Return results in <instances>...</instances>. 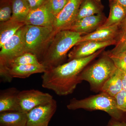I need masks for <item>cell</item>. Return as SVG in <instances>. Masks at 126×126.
I'll list each match as a JSON object with an SVG mask.
<instances>
[{"instance_id":"cell-1","label":"cell","mask_w":126,"mask_h":126,"mask_svg":"<svg viewBox=\"0 0 126 126\" xmlns=\"http://www.w3.org/2000/svg\"><path fill=\"white\" fill-rule=\"evenodd\" d=\"M99 50L90 56L74 59L46 71L41 76L43 87L52 90L60 96L71 94L82 81L81 72L102 52Z\"/></svg>"},{"instance_id":"cell-2","label":"cell","mask_w":126,"mask_h":126,"mask_svg":"<svg viewBox=\"0 0 126 126\" xmlns=\"http://www.w3.org/2000/svg\"><path fill=\"white\" fill-rule=\"evenodd\" d=\"M81 35L69 30H62L54 35L43 52L40 62L46 70L63 64L70 49L79 43Z\"/></svg>"},{"instance_id":"cell-3","label":"cell","mask_w":126,"mask_h":126,"mask_svg":"<svg viewBox=\"0 0 126 126\" xmlns=\"http://www.w3.org/2000/svg\"><path fill=\"white\" fill-rule=\"evenodd\" d=\"M67 107L70 110H101L108 113L111 118L119 121L124 120V112L118 108L115 98L103 92L84 99L73 98Z\"/></svg>"},{"instance_id":"cell-4","label":"cell","mask_w":126,"mask_h":126,"mask_svg":"<svg viewBox=\"0 0 126 126\" xmlns=\"http://www.w3.org/2000/svg\"><path fill=\"white\" fill-rule=\"evenodd\" d=\"M117 69L112 60L105 53L95 63L83 69L80 74V79L88 82L92 91L98 92Z\"/></svg>"},{"instance_id":"cell-5","label":"cell","mask_w":126,"mask_h":126,"mask_svg":"<svg viewBox=\"0 0 126 126\" xmlns=\"http://www.w3.org/2000/svg\"><path fill=\"white\" fill-rule=\"evenodd\" d=\"M24 52L35 55L40 62L43 52L57 32L53 27L25 25Z\"/></svg>"},{"instance_id":"cell-6","label":"cell","mask_w":126,"mask_h":126,"mask_svg":"<svg viewBox=\"0 0 126 126\" xmlns=\"http://www.w3.org/2000/svg\"><path fill=\"white\" fill-rule=\"evenodd\" d=\"M26 26L20 28L16 33L1 47L0 76L4 73L7 65L16 57L25 53L24 36Z\"/></svg>"},{"instance_id":"cell-7","label":"cell","mask_w":126,"mask_h":126,"mask_svg":"<svg viewBox=\"0 0 126 126\" xmlns=\"http://www.w3.org/2000/svg\"><path fill=\"white\" fill-rule=\"evenodd\" d=\"M53 99L51 94L39 90L20 91L18 96L20 111L28 113L35 108L48 103Z\"/></svg>"},{"instance_id":"cell-8","label":"cell","mask_w":126,"mask_h":126,"mask_svg":"<svg viewBox=\"0 0 126 126\" xmlns=\"http://www.w3.org/2000/svg\"><path fill=\"white\" fill-rule=\"evenodd\" d=\"M57 108V102L53 99L33 109L27 113L26 126H48Z\"/></svg>"},{"instance_id":"cell-9","label":"cell","mask_w":126,"mask_h":126,"mask_svg":"<svg viewBox=\"0 0 126 126\" xmlns=\"http://www.w3.org/2000/svg\"><path fill=\"white\" fill-rule=\"evenodd\" d=\"M83 0H69L63 10L55 17L53 27L56 31L67 29L74 23Z\"/></svg>"},{"instance_id":"cell-10","label":"cell","mask_w":126,"mask_h":126,"mask_svg":"<svg viewBox=\"0 0 126 126\" xmlns=\"http://www.w3.org/2000/svg\"><path fill=\"white\" fill-rule=\"evenodd\" d=\"M115 39L105 42L87 41L77 44L68 54V61L90 56L104 48L117 43Z\"/></svg>"},{"instance_id":"cell-11","label":"cell","mask_w":126,"mask_h":126,"mask_svg":"<svg viewBox=\"0 0 126 126\" xmlns=\"http://www.w3.org/2000/svg\"><path fill=\"white\" fill-rule=\"evenodd\" d=\"M55 16L51 12L48 1L38 9L31 11L25 22L29 25L53 27Z\"/></svg>"},{"instance_id":"cell-12","label":"cell","mask_w":126,"mask_h":126,"mask_svg":"<svg viewBox=\"0 0 126 126\" xmlns=\"http://www.w3.org/2000/svg\"><path fill=\"white\" fill-rule=\"evenodd\" d=\"M106 19L102 14L84 17L75 21L65 30H69L81 34L90 33L97 30Z\"/></svg>"},{"instance_id":"cell-13","label":"cell","mask_w":126,"mask_h":126,"mask_svg":"<svg viewBox=\"0 0 126 126\" xmlns=\"http://www.w3.org/2000/svg\"><path fill=\"white\" fill-rule=\"evenodd\" d=\"M120 25L121 24H117L109 27L98 28L90 33L81 36L79 43L87 41L105 42L115 39Z\"/></svg>"},{"instance_id":"cell-14","label":"cell","mask_w":126,"mask_h":126,"mask_svg":"<svg viewBox=\"0 0 126 126\" xmlns=\"http://www.w3.org/2000/svg\"><path fill=\"white\" fill-rule=\"evenodd\" d=\"M20 91L15 87L1 90L0 92V113L20 111L18 96Z\"/></svg>"},{"instance_id":"cell-15","label":"cell","mask_w":126,"mask_h":126,"mask_svg":"<svg viewBox=\"0 0 126 126\" xmlns=\"http://www.w3.org/2000/svg\"><path fill=\"white\" fill-rule=\"evenodd\" d=\"M46 69L44 65L26 64L12 66L8 68L7 73L9 77L14 78L25 79L36 73H44Z\"/></svg>"},{"instance_id":"cell-16","label":"cell","mask_w":126,"mask_h":126,"mask_svg":"<svg viewBox=\"0 0 126 126\" xmlns=\"http://www.w3.org/2000/svg\"><path fill=\"white\" fill-rule=\"evenodd\" d=\"M27 113L20 111L0 113V126H26Z\"/></svg>"},{"instance_id":"cell-17","label":"cell","mask_w":126,"mask_h":126,"mask_svg":"<svg viewBox=\"0 0 126 126\" xmlns=\"http://www.w3.org/2000/svg\"><path fill=\"white\" fill-rule=\"evenodd\" d=\"M126 16V9L113 0H110L109 16L103 24L98 28L109 27L117 24H121Z\"/></svg>"},{"instance_id":"cell-18","label":"cell","mask_w":126,"mask_h":126,"mask_svg":"<svg viewBox=\"0 0 126 126\" xmlns=\"http://www.w3.org/2000/svg\"><path fill=\"white\" fill-rule=\"evenodd\" d=\"M25 23L17 22L11 19L0 23V48L9 41Z\"/></svg>"},{"instance_id":"cell-19","label":"cell","mask_w":126,"mask_h":126,"mask_svg":"<svg viewBox=\"0 0 126 126\" xmlns=\"http://www.w3.org/2000/svg\"><path fill=\"white\" fill-rule=\"evenodd\" d=\"M103 9L100 0H83L79 9L75 21L87 16L102 14Z\"/></svg>"},{"instance_id":"cell-20","label":"cell","mask_w":126,"mask_h":126,"mask_svg":"<svg viewBox=\"0 0 126 126\" xmlns=\"http://www.w3.org/2000/svg\"><path fill=\"white\" fill-rule=\"evenodd\" d=\"M12 13L11 19L20 23H25L30 12L29 3L26 0H11Z\"/></svg>"},{"instance_id":"cell-21","label":"cell","mask_w":126,"mask_h":126,"mask_svg":"<svg viewBox=\"0 0 126 126\" xmlns=\"http://www.w3.org/2000/svg\"><path fill=\"white\" fill-rule=\"evenodd\" d=\"M123 89L121 70L117 69L102 87L101 92L107 93L114 97Z\"/></svg>"},{"instance_id":"cell-22","label":"cell","mask_w":126,"mask_h":126,"mask_svg":"<svg viewBox=\"0 0 126 126\" xmlns=\"http://www.w3.org/2000/svg\"><path fill=\"white\" fill-rule=\"evenodd\" d=\"M114 63L116 67L121 72L126 74V54L123 52L106 53Z\"/></svg>"},{"instance_id":"cell-23","label":"cell","mask_w":126,"mask_h":126,"mask_svg":"<svg viewBox=\"0 0 126 126\" xmlns=\"http://www.w3.org/2000/svg\"><path fill=\"white\" fill-rule=\"evenodd\" d=\"M12 9L11 0H5L0 1V21H7L11 19Z\"/></svg>"},{"instance_id":"cell-24","label":"cell","mask_w":126,"mask_h":126,"mask_svg":"<svg viewBox=\"0 0 126 126\" xmlns=\"http://www.w3.org/2000/svg\"><path fill=\"white\" fill-rule=\"evenodd\" d=\"M69 0H48L50 9L55 17L65 7Z\"/></svg>"},{"instance_id":"cell-25","label":"cell","mask_w":126,"mask_h":126,"mask_svg":"<svg viewBox=\"0 0 126 126\" xmlns=\"http://www.w3.org/2000/svg\"><path fill=\"white\" fill-rule=\"evenodd\" d=\"M114 97L118 108L126 113V91L122 89Z\"/></svg>"},{"instance_id":"cell-26","label":"cell","mask_w":126,"mask_h":126,"mask_svg":"<svg viewBox=\"0 0 126 126\" xmlns=\"http://www.w3.org/2000/svg\"><path fill=\"white\" fill-rule=\"evenodd\" d=\"M29 3L31 10H35L41 7L48 1V0H26Z\"/></svg>"},{"instance_id":"cell-27","label":"cell","mask_w":126,"mask_h":126,"mask_svg":"<svg viewBox=\"0 0 126 126\" xmlns=\"http://www.w3.org/2000/svg\"><path fill=\"white\" fill-rule=\"evenodd\" d=\"M109 52L112 53L123 52L126 54V45L123 43L117 42L115 48Z\"/></svg>"},{"instance_id":"cell-28","label":"cell","mask_w":126,"mask_h":126,"mask_svg":"<svg viewBox=\"0 0 126 126\" xmlns=\"http://www.w3.org/2000/svg\"><path fill=\"white\" fill-rule=\"evenodd\" d=\"M107 126H126V122L124 121H119L111 118Z\"/></svg>"},{"instance_id":"cell-29","label":"cell","mask_w":126,"mask_h":126,"mask_svg":"<svg viewBox=\"0 0 126 126\" xmlns=\"http://www.w3.org/2000/svg\"><path fill=\"white\" fill-rule=\"evenodd\" d=\"M121 74L123 89L126 91V74L121 71Z\"/></svg>"},{"instance_id":"cell-30","label":"cell","mask_w":126,"mask_h":126,"mask_svg":"<svg viewBox=\"0 0 126 126\" xmlns=\"http://www.w3.org/2000/svg\"><path fill=\"white\" fill-rule=\"evenodd\" d=\"M126 10V0H113Z\"/></svg>"},{"instance_id":"cell-31","label":"cell","mask_w":126,"mask_h":126,"mask_svg":"<svg viewBox=\"0 0 126 126\" xmlns=\"http://www.w3.org/2000/svg\"><path fill=\"white\" fill-rule=\"evenodd\" d=\"M121 25L123 32L126 31V16L124 20L121 23Z\"/></svg>"},{"instance_id":"cell-32","label":"cell","mask_w":126,"mask_h":126,"mask_svg":"<svg viewBox=\"0 0 126 126\" xmlns=\"http://www.w3.org/2000/svg\"><path fill=\"white\" fill-rule=\"evenodd\" d=\"M3 0H0V1H3Z\"/></svg>"}]
</instances>
